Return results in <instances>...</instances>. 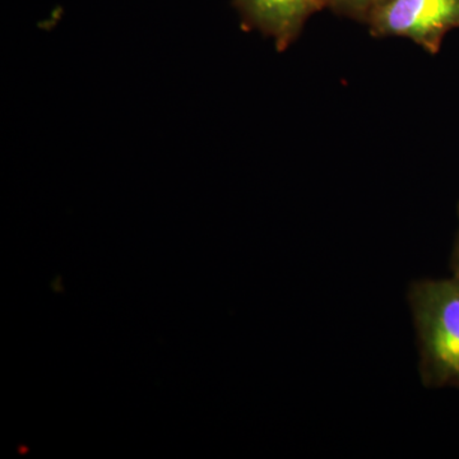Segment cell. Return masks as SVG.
Listing matches in <instances>:
<instances>
[{"label":"cell","mask_w":459,"mask_h":459,"mask_svg":"<svg viewBox=\"0 0 459 459\" xmlns=\"http://www.w3.org/2000/svg\"><path fill=\"white\" fill-rule=\"evenodd\" d=\"M427 388L459 389V281H413L407 291Z\"/></svg>","instance_id":"1"},{"label":"cell","mask_w":459,"mask_h":459,"mask_svg":"<svg viewBox=\"0 0 459 459\" xmlns=\"http://www.w3.org/2000/svg\"><path fill=\"white\" fill-rule=\"evenodd\" d=\"M368 26L371 35L410 39L435 53L444 33L459 26V0H389Z\"/></svg>","instance_id":"2"},{"label":"cell","mask_w":459,"mask_h":459,"mask_svg":"<svg viewBox=\"0 0 459 459\" xmlns=\"http://www.w3.org/2000/svg\"><path fill=\"white\" fill-rule=\"evenodd\" d=\"M234 4L244 23L273 39L280 51L296 40L313 14L328 8L327 0H234Z\"/></svg>","instance_id":"3"},{"label":"cell","mask_w":459,"mask_h":459,"mask_svg":"<svg viewBox=\"0 0 459 459\" xmlns=\"http://www.w3.org/2000/svg\"><path fill=\"white\" fill-rule=\"evenodd\" d=\"M389 0H327L328 8L341 16L368 25L371 17Z\"/></svg>","instance_id":"4"},{"label":"cell","mask_w":459,"mask_h":459,"mask_svg":"<svg viewBox=\"0 0 459 459\" xmlns=\"http://www.w3.org/2000/svg\"><path fill=\"white\" fill-rule=\"evenodd\" d=\"M452 277L459 281V235L451 258Z\"/></svg>","instance_id":"5"}]
</instances>
